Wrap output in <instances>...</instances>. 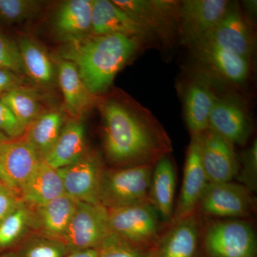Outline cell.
<instances>
[{
    "mask_svg": "<svg viewBox=\"0 0 257 257\" xmlns=\"http://www.w3.org/2000/svg\"><path fill=\"white\" fill-rule=\"evenodd\" d=\"M208 128L234 145H243L252 132V122L237 101L218 96L211 109Z\"/></svg>",
    "mask_w": 257,
    "mask_h": 257,
    "instance_id": "15",
    "label": "cell"
},
{
    "mask_svg": "<svg viewBox=\"0 0 257 257\" xmlns=\"http://www.w3.org/2000/svg\"><path fill=\"white\" fill-rule=\"evenodd\" d=\"M0 69L27 79L18 42L0 33Z\"/></svg>",
    "mask_w": 257,
    "mask_h": 257,
    "instance_id": "34",
    "label": "cell"
},
{
    "mask_svg": "<svg viewBox=\"0 0 257 257\" xmlns=\"http://www.w3.org/2000/svg\"><path fill=\"white\" fill-rule=\"evenodd\" d=\"M214 91L202 81L192 82L184 94V114L191 136L202 135L209 127L211 109L217 99Z\"/></svg>",
    "mask_w": 257,
    "mask_h": 257,
    "instance_id": "25",
    "label": "cell"
},
{
    "mask_svg": "<svg viewBox=\"0 0 257 257\" xmlns=\"http://www.w3.org/2000/svg\"><path fill=\"white\" fill-rule=\"evenodd\" d=\"M17 42L27 78L41 87L55 85L57 81V66L46 50L36 40L25 35L20 37Z\"/></svg>",
    "mask_w": 257,
    "mask_h": 257,
    "instance_id": "24",
    "label": "cell"
},
{
    "mask_svg": "<svg viewBox=\"0 0 257 257\" xmlns=\"http://www.w3.org/2000/svg\"><path fill=\"white\" fill-rule=\"evenodd\" d=\"M200 138L201 135L191 136L182 189L172 221L178 220L195 212L198 203L209 183L201 160Z\"/></svg>",
    "mask_w": 257,
    "mask_h": 257,
    "instance_id": "13",
    "label": "cell"
},
{
    "mask_svg": "<svg viewBox=\"0 0 257 257\" xmlns=\"http://www.w3.org/2000/svg\"><path fill=\"white\" fill-rule=\"evenodd\" d=\"M42 159L24 139L12 140L0 151V184L20 192Z\"/></svg>",
    "mask_w": 257,
    "mask_h": 257,
    "instance_id": "14",
    "label": "cell"
},
{
    "mask_svg": "<svg viewBox=\"0 0 257 257\" xmlns=\"http://www.w3.org/2000/svg\"><path fill=\"white\" fill-rule=\"evenodd\" d=\"M239 169L236 179L249 192L257 190V142L255 140L239 158Z\"/></svg>",
    "mask_w": 257,
    "mask_h": 257,
    "instance_id": "33",
    "label": "cell"
},
{
    "mask_svg": "<svg viewBox=\"0 0 257 257\" xmlns=\"http://www.w3.org/2000/svg\"><path fill=\"white\" fill-rule=\"evenodd\" d=\"M245 5V8L247 11L251 13L252 16H254L256 10V1H246L243 2Z\"/></svg>",
    "mask_w": 257,
    "mask_h": 257,
    "instance_id": "39",
    "label": "cell"
},
{
    "mask_svg": "<svg viewBox=\"0 0 257 257\" xmlns=\"http://www.w3.org/2000/svg\"><path fill=\"white\" fill-rule=\"evenodd\" d=\"M154 167L142 165L106 170L99 203L108 209L150 203Z\"/></svg>",
    "mask_w": 257,
    "mask_h": 257,
    "instance_id": "4",
    "label": "cell"
},
{
    "mask_svg": "<svg viewBox=\"0 0 257 257\" xmlns=\"http://www.w3.org/2000/svg\"><path fill=\"white\" fill-rule=\"evenodd\" d=\"M97 248H92V249L83 250V251L71 252L65 257H97Z\"/></svg>",
    "mask_w": 257,
    "mask_h": 257,
    "instance_id": "38",
    "label": "cell"
},
{
    "mask_svg": "<svg viewBox=\"0 0 257 257\" xmlns=\"http://www.w3.org/2000/svg\"><path fill=\"white\" fill-rule=\"evenodd\" d=\"M42 2L35 0H0V22L8 25L23 23L36 16Z\"/></svg>",
    "mask_w": 257,
    "mask_h": 257,
    "instance_id": "30",
    "label": "cell"
},
{
    "mask_svg": "<svg viewBox=\"0 0 257 257\" xmlns=\"http://www.w3.org/2000/svg\"><path fill=\"white\" fill-rule=\"evenodd\" d=\"M57 170L65 194L77 202L99 203L106 169L96 152L87 151L77 162Z\"/></svg>",
    "mask_w": 257,
    "mask_h": 257,
    "instance_id": "9",
    "label": "cell"
},
{
    "mask_svg": "<svg viewBox=\"0 0 257 257\" xmlns=\"http://www.w3.org/2000/svg\"><path fill=\"white\" fill-rule=\"evenodd\" d=\"M77 202L64 194L42 205L31 207L35 220L34 229L42 236L62 241Z\"/></svg>",
    "mask_w": 257,
    "mask_h": 257,
    "instance_id": "19",
    "label": "cell"
},
{
    "mask_svg": "<svg viewBox=\"0 0 257 257\" xmlns=\"http://www.w3.org/2000/svg\"><path fill=\"white\" fill-rule=\"evenodd\" d=\"M10 141H12L11 139L7 137L4 134L0 133V151L5 147V145L10 143Z\"/></svg>",
    "mask_w": 257,
    "mask_h": 257,
    "instance_id": "40",
    "label": "cell"
},
{
    "mask_svg": "<svg viewBox=\"0 0 257 257\" xmlns=\"http://www.w3.org/2000/svg\"><path fill=\"white\" fill-rule=\"evenodd\" d=\"M192 48L198 60L222 78L235 84L247 79L249 62L246 59L205 42H199Z\"/></svg>",
    "mask_w": 257,
    "mask_h": 257,
    "instance_id": "22",
    "label": "cell"
},
{
    "mask_svg": "<svg viewBox=\"0 0 257 257\" xmlns=\"http://www.w3.org/2000/svg\"><path fill=\"white\" fill-rule=\"evenodd\" d=\"M56 66L57 82L63 96L66 111L72 119H82L94 105L97 98L89 92L72 62L59 57L56 59Z\"/></svg>",
    "mask_w": 257,
    "mask_h": 257,
    "instance_id": "18",
    "label": "cell"
},
{
    "mask_svg": "<svg viewBox=\"0 0 257 257\" xmlns=\"http://www.w3.org/2000/svg\"><path fill=\"white\" fill-rule=\"evenodd\" d=\"M110 234L108 209L101 204L77 202L62 242L69 253L97 248Z\"/></svg>",
    "mask_w": 257,
    "mask_h": 257,
    "instance_id": "8",
    "label": "cell"
},
{
    "mask_svg": "<svg viewBox=\"0 0 257 257\" xmlns=\"http://www.w3.org/2000/svg\"><path fill=\"white\" fill-rule=\"evenodd\" d=\"M92 35H121L145 38L150 34L112 1L93 0Z\"/></svg>",
    "mask_w": 257,
    "mask_h": 257,
    "instance_id": "20",
    "label": "cell"
},
{
    "mask_svg": "<svg viewBox=\"0 0 257 257\" xmlns=\"http://www.w3.org/2000/svg\"><path fill=\"white\" fill-rule=\"evenodd\" d=\"M28 87L26 78L0 69V97L19 88Z\"/></svg>",
    "mask_w": 257,
    "mask_h": 257,
    "instance_id": "37",
    "label": "cell"
},
{
    "mask_svg": "<svg viewBox=\"0 0 257 257\" xmlns=\"http://www.w3.org/2000/svg\"><path fill=\"white\" fill-rule=\"evenodd\" d=\"M68 248L60 240L37 234L25 243L23 248L24 257H65Z\"/></svg>",
    "mask_w": 257,
    "mask_h": 257,
    "instance_id": "32",
    "label": "cell"
},
{
    "mask_svg": "<svg viewBox=\"0 0 257 257\" xmlns=\"http://www.w3.org/2000/svg\"><path fill=\"white\" fill-rule=\"evenodd\" d=\"M143 40L121 34L91 35L66 44L59 57L76 66L89 92L97 96L109 89L118 72L140 51Z\"/></svg>",
    "mask_w": 257,
    "mask_h": 257,
    "instance_id": "2",
    "label": "cell"
},
{
    "mask_svg": "<svg viewBox=\"0 0 257 257\" xmlns=\"http://www.w3.org/2000/svg\"><path fill=\"white\" fill-rule=\"evenodd\" d=\"M202 251L207 257H256L254 227L247 219L205 221Z\"/></svg>",
    "mask_w": 257,
    "mask_h": 257,
    "instance_id": "3",
    "label": "cell"
},
{
    "mask_svg": "<svg viewBox=\"0 0 257 257\" xmlns=\"http://www.w3.org/2000/svg\"><path fill=\"white\" fill-rule=\"evenodd\" d=\"M99 106L104 152L114 167L155 165L172 152L170 137L146 109L111 98Z\"/></svg>",
    "mask_w": 257,
    "mask_h": 257,
    "instance_id": "1",
    "label": "cell"
},
{
    "mask_svg": "<svg viewBox=\"0 0 257 257\" xmlns=\"http://www.w3.org/2000/svg\"><path fill=\"white\" fill-rule=\"evenodd\" d=\"M204 218L195 211L166 224L149 257H202Z\"/></svg>",
    "mask_w": 257,
    "mask_h": 257,
    "instance_id": "7",
    "label": "cell"
},
{
    "mask_svg": "<svg viewBox=\"0 0 257 257\" xmlns=\"http://www.w3.org/2000/svg\"><path fill=\"white\" fill-rule=\"evenodd\" d=\"M199 42L211 44L248 60L255 50L252 28L242 11L234 3H231L220 21Z\"/></svg>",
    "mask_w": 257,
    "mask_h": 257,
    "instance_id": "11",
    "label": "cell"
},
{
    "mask_svg": "<svg viewBox=\"0 0 257 257\" xmlns=\"http://www.w3.org/2000/svg\"><path fill=\"white\" fill-rule=\"evenodd\" d=\"M200 154L209 183L231 182L239 172V157L232 143L208 128L201 135Z\"/></svg>",
    "mask_w": 257,
    "mask_h": 257,
    "instance_id": "12",
    "label": "cell"
},
{
    "mask_svg": "<svg viewBox=\"0 0 257 257\" xmlns=\"http://www.w3.org/2000/svg\"><path fill=\"white\" fill-rule=\"evenodd\" d=\"M196 211L204 217L247 219L255 214L253 194L236 182L208 183Z\"/></svg>",
    "mask_w": 257,
    "mask_h": 257,
    "instance_id": "6",
    "label": "cell"
},
{
    "mask_svg": "<svg viewBox=\"0 0 257 257\" xmlns=\"http://www.w3.org/2000/svg\"><path fill=\"white\" fill-rule=\"evenodd\" d=\"M26 128L20 124L13 113L0 99V133L12 140L25 136Z\"/></svg>",
    "mask_w": 257,
    "mask_h": 257,
    "instance_id": "35",
    "label": "cell"
},
{
    "mask_svg": "<svg viewBox=\"0 0 257 257\" xmlns=\"http://www.w3.org/2000/svg\"><path fill=\"white\" fill-rule=\"evenodd\" d=\"M32 208L23 202L0 222V250L11 247L34 228Z\"/></svg>",
    "mask_w": 257,
    "mask_h": 257,
    "instance_id": "29",
    "label": "cell"
},
{
    "mask_svg": "<svg viewBox=\"0 0 257 257\" xmlns=\"http://www.w3.org/2000/svg\"><path fill=\"white\" fill-rule=\"evenodd\" d=\"M112 3L127 13L149 34L165 35L178 22L180 3L174 1L114 0Z\"/></svg>",
    "mask_w": 257,
    "mask_h": 257,
    "instance_id": "16",
    "label": "cell"
},
{
    "mask_svg": "<svg viewBox=\"0 0 257 257\" xmlns=\"http://www.w3.org/2000/svg\"><path fill=\"white\" fill-rule=\"evenodd\" d=\"M23 202L14 191L0 184V222Z\"/></svg>",
    "mask_w": 257,
    "mask_h": 257,
    "instance_id": "36",
    "label": "cell"
},
{
    "mask_svg": "<svg viewBox=\"0 0 257 257\" xmlns=\"http://www.w3.org/2000/svg\"><path fill=\"white\" fill-rule=\"evenodd\" d=\"M177 170L170 155L155 164L150 183V204L165 224L172 221L175 211Z\"/></svg>",
    "mask_w": 257,
    "mask_h": 257,
    "instance_id": "21",
    "label": "cell"
},
{
    "mask_svg": "<svg viewBox=\"0 0 257 257\" xmlns=\"http://www.w3.org/2000/svg\"><path fill=\"white\" fill-rule=\"evenodd\" d=\"M92 0H68L56 12L54 31L66 44L80 41L92 35Z\"/></svg>",
    "mask_w": 257,
    "mask_h": 257,
    "instance_id": "17",
    "label": "cell"
},
{
    "mask_svg": "<svg viewBox=\"0 0 257 257\" xmlns=\"http://www.w3.org/2000/svg\"><path fill=\"white\" fill-rule=\"evenodd\" d=\"M226 0H186L179 6L181 42L192 47L220 21L231 6Z\"/></svg>",
    "mask_w": 257,
    "mask_h": 257,
    "instance_id": "10",
    "label": "cell"
},
{
    "mask_svg": "<svg viewBox=\"0 0 257 257\" xmlns=\"http://www.w3.org/2000/svg\"><path fill=\"white\" fill-rule=\"evenodd\" d=\"M87 152L82 119H72L64 125L58 140L42 160L52 168L59 170L77 162Z\"/></svg>",
    "mask_w": 257,
    "mask_h": 257,
    "instance_id": "23",
    "label": "cell"
},
{
    "mask_svg": "<svg viewBox=\"0 0 257 257\" xmlns=\"http://www.w3.org/2000/svg\"><path fill=\"white\" fill-rule=\"evenodd\" d=\"M65 123L63 111L48 109L27 128L25 140L43 160L58 140Z\"/></svg>",
    "mask_w": 257,
    "mask_h": 257,
    "instance_id": "27",
    "label": "cell"
},
{
    "mask_svg": "<svg viewBox=\"0 0 257 257\" xmlns=\"http://www.w3.org/2000/svg\"><path fill=\"white\" fill-rule=\"evenodd\" d=\"M64 194L63 182L58 170L52 168L42 160L22 189L20 198L30 207H35Z\"/></svg>",
    "mask_w": 257,
    "mask_h": 257,
    "instance_id": "26",
    "label": "cell"
},
{
    "mask_svg": "<svg viewBox=\"0 0 257 257\" xmlns=\"http://www.w3.org/2000/svg\"><path fill=\"white\" fill-rule=\"evenodd\" d=\"M150 249L140 247L110 232L97 248V257H149Z\"/></svg>",
    "mask_w": 257,
    "mask_h": 257,
    "instance_id": "31",
    "label": "cell"
},
{
    "mask_svg": "<svg viewBox=\"0 0 257 257\" xmlns=\"http://www.w3.org/2000/svg\"><path fill=\"white\" fill-rule=\"evenodd\" d=\"M110 232L150 249L166 224L150 203L108 209Z\"/></svg>",
    "mask_w": 257,
    "mask_h": 257,
    "instance_id": "5",
    "label": "cell"
},
{
    "mask_svg": "<svg viewBox=\"0 0 257 257\" xmlns=\"http://www.w3.org/2000/svg\"><path fill=\"white\" fill-rule=\"evenodd\" d=\"M0 99L26 130L40 115L48 110L43 106L40 94L31 87L19 88L5 94Z\"/></svg>",
    "mask_w": 257,
    "mask_h": 257,
    "instance_id": "28",
    "label": "cell"
}]
</instances>
